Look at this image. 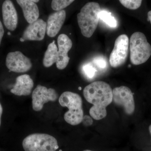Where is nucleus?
<instances>
[{
  "label": "nucleus",
  "instance_id": "cd10ccee",
  "mask_svg": "<svg viewBox=\"0 0 151 151\" xmlns=\"http://www.w3.org/2000/svg\"><path fill=\"white\" fill-rule=\"evenodd\" d=\"M83 151H93L92 150H85Z\"/></svg>",
  "mask_w": 151,
  "mask_h": 151
},
{
  "label": "nucleus",
  "instance_id": "0eeeda50",
  "mask_svg": "<svg viewBox=\"0 0 151 151\" xmlns=\"http://www.w3.org/2000/svg\"><path fill=\"white\" fill-rule=\"evenodd\" d=\"M129 37L126 35H120L116 39L109 59L111 66L119 67L126 62L129 52Z\"/></svg>",
  "mask_w": 151,
  "mask_h": 151
},
{
  "label": "nucleus",
  "instance_id": "7ed1b4c3",
  "mask_svg": "<svg viewBox=\"0 0 151 151\" xmlns=\"http://www.w3.org/2000/svg\"><path fill=\"white\" fill-rule=\"evenodd\" d=\"M59 102L61 106L68 108V111L64 115L65 122L73 126L81 123L84 112L82 99L79 94L70 92H64L60 97Z\"/></svg>",
  "mask_w": 151,
  "mask_h": 151
},
{
  "label": "nucleus",
  "instance_id": "4be33fe9",
  "mask_svg": "<svg viewBox=\"0 0 151 151\" xmlns=\"http://www.w3.org/2000/svg\"><path fill=\"white\" fill-rule=\"evenodd\" d=\"M81 122L85 127H89L93 124V120L90 116L86 115L84 116Z\"/></svg>",
  "mask_w": 151,
  "mask_h": 151
},
{
  "label": "nucleus",
  "instance_id": "bb28decb",
  "mask_svg": "<svg viewBox=\"0 0 151 151\" xmlns=\"http://www.w3.org/2000/svg\"><path fill=\"white\" fill-rule=\"evenodd\" d=\"M32 1L34 3H37L39 1H36V0H32Z\"/></svg>",
  "mask_w": 151,
  "mask_h": 151
},
{
  "label": "nucleus",
  "instance_id": "aec40b11",
  "mask_svg": "<svg viewBox=\"0 0 151 151\" xmlns=\"http://www.w3.org/2000/svg\"><path fill=\"white\" fill-rule=\"evenodd\" d=\"M83 70L86 77L89 78H93L97 71L96 69L92 65L89 64H86L84 65L83 66Z\"/></svg>",
  "mask_w": 151,
  "mask_h": 151
},
{
  "label": "nucleus",
  "instance_id": "9b49d317",
  "mask_svg": "<svg viewBox=\"0 0 151 151\" xmlns=\"http://www.w3.org/2000/svg\"><path fill=\"white\" fill-rule=\"evenodd\" d=\"M47 24L41 19L30 24L24 32L22 38L25 41H40L45 37L46 32Z\"/></svg>",
  "mask_w": 151,
  "mask_h": 151
},
{
  "label": "nucleus",
  "instance_id": "c85d7f7f",
  "mask_svg": "<svg viewBox=\"0 0 151 151\" xmlns=\"http://www.w3.org/2000/svg\"><path fill=\"white\" fill-rule=\"evenodd\" d=\"M8 34L9 35H10L11 33L10 32H8Z\"/></svg>",
  "mask_w": 151,
  "mask_h": 151
},
{
  "label": "nucleus",
  "instance_id": "dca6fc26",
  "mask_svg": "<svg viewBox=\"0 0 151 151\" xmlns=\"http://www.w3.org/2000/svg\"><path fill=\"white\" fill-rule=\"evenodd\" d=\"M58 48L53 41L47 47L43 60V64L45 67L51 66L54 63H56L58 57Z\"/></svg>",
  "mask_w": 151,
  "mask_h": 151
},
{
  "label": "nucleus",
  "instance_id": "c756f323",
  "mask_svg": "<svg viewBox=\"0 0 151 151\" xmlns=\"http://www.w3.org/2000/svg\"><path fill=\"white\" fill-rule=\"evenodd\" d=\"M81 87H79V90H81Z\"/></svg>",
  "mask_w": 151,
  "mask_h": 151
},
{
  "label": "nucleus",
  "instance_id": "f03ea898",
  "mask_svg": "<svg viewBox=\"0 0 151 151\" xmlns=\"http://www.w3.org/2000/svg\"><path fill=\"white\" fill-rule=\"evenodd\" d=\"M101 12L99 4L92 2L86 4L77 14L78 26L85 37H91L96 30Z\"/></svg>",
  "mask_w": 151,
  "mask_h": 151
},
{
  "label": "nucleus",
  "instance_id": "2eb2a0df",
  "mask_svg": "<svg viewBox=\"0 0 151 151\" xmlns=\"http://www.w3.org/2000/svg\"><path fill=\"white\" fill-rule=\"evenodd\" d=\"M17 1L22 9L25 19L29 24L37 20L39 17V10L35 3L32 0H17Z\"/></svg>",
  "mask_w": 151,
  "mask_h": 151
},
{
  "label": "nucleus",
  "instance_id": "5701e85b",
  "mask_svg": "<svg viewBox=\"0 0 151 151\" xmlns=\"http://www.w3.org/2000/svg\"><path fill=\"white\" fill-rule=\"evenodd\" d=\"M4 30L2 24L0 21V45H1L3 36H4Z\"/></svg>",
  "mask_w": 151,
  "mask_h": 151
},
{
  "label": "nucleus",
  "instance_id": "412c9836",
  "mask_svg": "<svg viewBox=\"0 0 151 151\" xmlns=\"http://www.w3.org/2000/svg\"><path fill=\"white\" fill-rule=\"evenodd\" d=\"M94 63L99 68L104 69L106 66L105 60L102 58H97L94 60Z\"/></svg>",
  "mask_w": 151,
  "mask_h": 151
},
{
  "label": "nucleus",
  "instance_id": "a878e982",
  "mask_svg": "<svg viewBox=\"0 0 151 151\" xmlns=\"http://www.w3.org/2000/svg\"><path fill=\"white\" fill-rule=\"evenodd\" d=\"M148 130L149 134H150V137L151 141V124L149 125Z\"/></svg>",
  "mask_w": 151,
  "mask_h": 151
},
{
  "label": "nucleus",
  "instance_id": "a211bd4d",
  "mask_svg": "<svg viewBox=\"0 0 151 151\" xmlns=\"http://www.w3.org/2000/svg\"><path fill=\"white\" fill-rule=\"evenodd\" d=\"M74 2L73 0H53L51 3V7L53 10L58 12L63 10Z\"/></svg>",
  "mask_w": 151,
  "mask_h": 151
},
{
  "label": "nucleus",
  "instance_id": "6e6552de",
  "mask_svg": "<svg viewBox=\"0 0 151 151\" xmlns=\"http://www.w3.org/2000/svg\"><path fill=\"white\" fill-rule=\"evenodd\" d=\"M58 98V94L54 89H47L45 86L38 85L32 94L33 109L36 111H41L45 103L56 101Z\"/></svg>",
  "mask_w": 151,
  "mask_h": 151
},
{
  "label": "nucleus",
  "instance_id": "423d86ee",
  "mask_svg": "<svg viewBox=\"0 0 151 151\" xmlns=\"http://www.w3.org/2000/svg\"><path fill=\"white\" fill-rule=\"evenodd\" d=\"M113 101L116 105L123 107L127 115H132L134 113L136 105L134 94L129 87L122 86L114 88Z\"/></svg>",
  "mask_w": 151,
  "mask_h": 151
},
{
  "label": "nucleus",
  "instance_id": "20e7f679",
  "mask_svg": "<svg viewBox=\"0 0 151 151\" xmlns=\"http://www.w3.org/2000/svg\"><path fill=\"white\" fill-rule=\"evenodd\" d=\"M130 61L139 65L147 61L151 55V45L142 32H137L131 36L130 40Z\"/></svg>",
  "mask_w": 151,
  "mask_h": 151
},
{
  "label": "nucleus",
  "instance_id": "4468645a",
  "mask_svg": "<svg viewBox=\"0 0 151 151\" xmlns=\"http://www.w3.org/2000/svg\"><path fill=\"white\" fill-rule=\"evenodd\" d=\"M33 86V81L29 75H21L17 77L16 82L11 92L17 96H27L31 93Z\"/></svg>",
  "mask_w": 151,
  "mask_h": 151
},
{
  "label": "nucleus",
  "instance_id": "ddd939ff",
  "mask_svg": "<svg viewBox=\"0 0 151 151\" xmlns=\"http://www.w3.org/2000/svg\"><path fill=\"white\" fill-rule=\"evenodd\" d=\"M66 18V12L64 10L55 12L48 17L47 24L46 32L47 35L53 37L58 33Z\"/></svg>",
  "mask_w": 151,
  "mask_h": 151
},
{
  "label": "nucleus",
  "instance_id": "6ab92c4d",
  "mask_svg": "<svg viewBox=\"0 0 151 151\" xmlns=\"http://www.w3.org/2000/svg\"><path fill=\"white\" fill-rule=\"evenodd\" d=\"M121 4L125 7L131 10H136L141 6L142 1L141 0H120Z\"/></svg>",
  "mask_w": 151,
  "mask_h": 151
},
{
  "label": "nucleus",
  "instance_id": "393cba45",
  "mask_svg": "<svg viewBox=\"0 0 151 151\" xmlns=\"http://www.w3.org/2000/svg\"><path fill=\"white\" fill-rule=\"evenodd\" d=\"M147 21L150 22L151 24V10L149 11L147 14Z\"/></svg>",
  "mask_w": 151,
  "mask_h": 151
},
{
  "label": "nucleus",
  "instance_id": "f3484780",
  "mask_svg": "<svg viewBox=\"0 0 151 151\" xmlns=\"http://www.w3.org/2000/svg\"><path fill=\"white\" fill-rule=\"evenodd\" d=\"M111 14V13L109 12L101 11L100 14V19L110 27L115 28L117 26V22Z\"/></svg>",
  "mask_w": 151,
  "mask_h": 151
},
{
  "label": "nucleus",
  "instance_id": "f8f14e48",
  "mask_svg": "<svg viewBox=\"0 0 151 151\" xmlns=\"http://www.w3.org/2000/svg\"><path fill=\"white\" fill-rule=\"evenodd\" d=\"M3 22L7 29L15 30L18 23L17 14L13 4L9 0L4 1L2 7Z\"/></svg>",
  "mask_w": 151,
  "mask_h": 151
},
{
  "label": "nucleus",
  "instance_id": "39448f33",
  "mask_svg": "<svg viewBox=\"0 0 151 151\" xmlns=\"http://www.w3.org/2000/svg\"><path fill=\"white\" fill-rule=\"evenodd\" d=\"M25 151H55L58 148L56 139L45 134L29 135L23 141Z\"/></svg>",
  "mask_w": 151,
  "mask_h": 151
},
{
  "label": "nucleus",
  "instance_id": "9d476101",
  "mask_svg": "<svg viewBox=\"0 0 151 151\" xmlns=\"http://www.w3.org/2000/svg\"><path fill=\"white\" fill-rule=\"evenodd\" d=\"M58 45L56 67L60 70H63L66 68L69 63L70 58L68 56V51L72 47V41L66 35H60L57 40Z\"/></svg>",
  "mask_w": 151,
  "mask_h": 151
},
{
  "label": "nucleus",
  "instance_id": "1a4fd4ad",
  "mask_svg": "<svg viewBox=\"0 0 151 151\" xmlns=\"http://www.w3.org/2000/svg\"><path fill=\"white\" fill-rule=\"evenodd\" d=\"M6 63L9 70L16 73L27 72L32 67V63L29 58L18 51L8 54Z\"/></svg>",
  "mask_w": 151,
  "mask_h": 151
},
{
  "label": "nucleus",
  "instance_id": "f257e3e1",
  "mask_svg": "<svg viewBox=\"0 0 151 151\" xmlns=\"http://www.w3.org/2000/svg\"><path fill=\"white\" fill-rule=\"evenodd\" d=\"M86 101L93 105L89 114L93 119L100 120L107 116L106 107L113 102V90L109 84L103 81H94L83 91Z\"/></svg>",
  "mask_w": 151,
  "mask_h": 151
},
{
  "label": "nucleus",
  "instance_id": "b1692460",
  "mask_svg": "<svg viewBox=\"0 0 151 151\" xmlns=\"http://www.w3.org/2000/svg\"><path fill=\"white\" fill-rule=\"evenodd\" d=\"M3 113V108L2 107V105H1V103H0V127H1V116L2 115Z\"/></svg>",
  "mask_w": 151,
  "mask_h": 151
}]
</instances>
